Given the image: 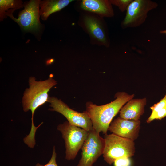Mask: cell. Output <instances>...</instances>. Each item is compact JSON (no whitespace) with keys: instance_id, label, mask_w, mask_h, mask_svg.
I'll return each instance as SVG.
<instances>
[{"instance_id":"6da1fadb","label":"cell","mask_w":166,"mask_h":166,"mask_svg":"<svg viewBox=\"0 0 166 166\" xmlns=\"http://www.w3.org/2000/svg\"><path fill=\"white\" fill-rule=\"evenodd\" d=\"M134 94L119 92L115 95L116 99L109 103L100 105L91 102L86 104L85 111L90 119L93 128L98 132L107 134L113 118L123 105L132 99Z\"/></svg>"},{"instance_id":"7a4b0ae2","label":"cell","mask_w":166,"mask_h":166,"mask_svg":"<svg viewBox=\"0 0 166 166\" xmlns=\"http://www.w3.org/2000/svg\"><path fill=\"white\" fill-rule=\"evenodd\" d=\"M29 88L24 92L22 99L23 111L30 110L32 113L31 126L30 133L35 134L39 126L36 127L34 123V115L35 110L39 106L48 102V92L57 84V81L50 75L44 81H37L35 77H30L28 80Z\"/></svg>"},{"instance_id":"3957f363","label":"cell","mask_w":166,"mask_h":166,"mask_svg":"<svg viewBox=\"0 0 166 166\" xmlns=\"http://www.w3.org/2000/svg\"><path fill=\"white\" fill-rule=\"evenodd\" d=\"M105 146L103 154L104 160L111 165L117 158H130L135 152L134 141L122 137L113 133L105 134Z\"/></svg>"},{"instance_id":"277c9868","label":"cell","mask_w":166,"mask_h":166,"mask_svg":"<svg viewBox=\"0 0 166 166\" xmlns=\"http://www.w3.org/2000/svg\"><path fill=\"white\" fill-rule=\"evenodd\" d=\"M57 130L64 140L66 160H74L86 139L88 132L80 127L70 124L67 121L59 124Z\"/></svg>"},{"instance_id":"5b68a950","label":"cell","mask_w":166,"mask_h":166,"mask_svg":"<svg viewBox=\"0 0 166 166\" xmlns=\"http://www.w3.org/2000/svg\"><path fill=\"white\" fill-rule=\"evenodd\" d=\"M48 102L51 108L49 110L61 114L67 120L71 125L77 126L89 132L93 129L92 121L85 111L79 112L70 108L61 100L49 97Z\"/></svg>"},{"instance_id":"8992f818","label":"cell","mask_w":166,"mask_h":166,"mask_svg":"<svg viewBox=\"0 0 166 166\" xmlns=\"http://www.w3.org/2000/svg\"><path fill=\"white\" fill-rule=\"evenodd\" d=\"M155 2L150 0H134L126 10L125 17L121 23L123 28H134L145 22L148 12L157 7Z\"/></svg>"},{"instance_id":"52a82bcc","label":"cell","mask_w":166,"mask_h":166,"mask_svg":"<svg viewBox=\"0 0 166 166\" xmlns=\"http://www.w3.org/2000/svg\"><path fill=\"white\" fill-rule=\"evenodd\" d=\"M99 134L93 128L88 132L87 138L81 148V158L77 166H93L103 155L105 142Z\"/></svg>"},{"instance_id":"ba28073f","label":"cell","mask_w":166,"mask_h":166,"mask_svg":"<svg viewBox=\"0 0 166 166\" xmlns=\"http://www.w3.org/2000/svg\"><path fill=\"white\" fill-rule=\"evenodd\" d=\"M40 0H31L25 4L24 9L19 13L18 18L13 16L12 11H9L6 14L11 19L17 22L24 30H38L40 28L39 7Z\"/></svg>"},{"instance_id":"9c48e42d","label":"cell","mask_w":166,"mask_h":166,"mask_svg":"<svg viewBox=\"0 0 166 166\" xmlns=\"http://www.w3.org/2000/svg\"><path fill=\"white\" fill-rule=\"evenodd\" d=\"M140 121L125 119L119 117L112 122L108 130L118 136L134 141L138 137Z\"/></svg>"},{"instance_id":"30bf717a","label":"cell","mask_w":166,"mask_h":166,"mask_svg":"<svg viewBox=\"0 0 166 166\" xmlns=\"http://www.w3.org/2000/svg\"><path fill=\"white\" fill-rule=\"evenodd\" d=\"M83 27L96 43L108 47L110 42L105 27L97 17L87 14L83 18Z\"/></svg>"},{"instance_id":"8fae6325","label":"cell","mask_w":166,"mask_h":166,"mask_svg":"<svg viewBox=\"0 0 166 166\" xmlns=\"http://www.w3.org/2000/svg\"><path fill=\"white\" fill-rule=\"evenodd\" d=\"M146 102L145 98L130 100L120 109V117L126 120H139L144 112Z\"/></svg>"},{"instance_id":"7c38bea8","label":"cell","mask_w":166,"mask_h":166,"mask_svg":"<svg viewBox=\"0 0 166 166\" xmlns=\"http://www.w3.org/2000/svg\"><path fill=\"white\" fill-rule=\"evenodd\" d=\"M80 6L83 10L97 14L101 18L111 17L114 15L110 0H83Z\"/></svg>"},{"instance_id":"4fadbf2b","label":"cell","mask_w":166,"mask_h":166,"mask_svg":"<svg viewBox=\"0 0 166 166\" xmlns=\"http://www.w3.org/2000/svg\"><path fill=\"white\" fill-rule=\"evenodd\" d=\"M73 0H46L40 1V16L44 20H46L52 14L60 11L67 6Z\"/></svg>"},{"instance_id":"5bb4252c","label":"cell","mask_w":166,"mask_h":166,"mask_svg":"<svg viewBox=\"0 0 166 166\" xmlns=\"http://www.w3.org/2000/svg\"><path fill=\"white\" fill-rule=\"evenodd\" d=\"M22 2L21 0H0V20L6 18V14L10 8L15 10L23 7Z\"/></svg>"},{"instance_id":"9a60e30c","label":"cell","mask_w":166,"mask_h":166,"mask_svg":"<svg viewBox=\"0 0 166 166\" xmlns=\"http://www.w3.org/2000/svg\"><path fill=\"white\" fill-rule=\"evenodd\" d=\"M133 0H110L112 5L117 6L121 11L123 12L127 10L130 4Z\"/></svg>"},{"instance_id":"2e32d148","label":"cell","mask_w":166,"mask_h":166,"mask_svg":"<svg viewBox=\"0 0 166 166\" xmlns=\"http://www.w3.org/2000/svg\"><path fill=\"white\" fill-rule=\"evenodd\" d=\"M166 106V93L160 101L150 107L152 110L150 116H152Z\"/></svg>"},{"instance_id":"e0dca14e","label":"cell","mask_w":166,"mask_h":166,"mask_svg":"<svg viewBox=\"0 0 166 166\" xmlns=\"http://www.w3.org/2000/svg\"><path fill=\"white\" fill-rule=\"evenodd\" d=\"M166 117V106L152 116H150L147 119V123H149L154 119L161 120Z\"/></svg>"},{"instance_id":"ac0fdd59","label":"cell","mask_w":166,"mask_h":166,"mask_svg":"<svg viewBox=\"0 0 166 166\" xmlns=\"http://www.w3.org/2000/svg\"><path fill=\"white\" fill-rule=\"evenodd\" d=\"M113 163L114 166H130L131 165L129 158L125 156L117 159Z\"/></svg>"},{"instance_id":"d6986e66","label":"cell","mask_w":166,"mask_h":166,"mask_svg":"<svg viewBox=\"0 0 166 166\" xmlns=\"http://www.w3.org/2000/svg\"><path fill=\"white\" fill-rule=\"evenodd\" d=\"M56 156L57 154L56 152L55 147V146H54L53 148L52 156L48 162L44 165L37 163L35 166H58L56 162Z\"/></svg>"},{"instance_id":"ffe728a7","label":"cell","mask_w":166,"mask_h":166,"mask_svg":"<svg viewBox=\"0 0 166 166\" xmlns=\"http://www.w3.org/2000/svg\"><path fill=\"white\" fill-rule=\"evenodd\" d=\"M160 33L161 34H166V30H161Z\"/></svg>"}]
</instances>
